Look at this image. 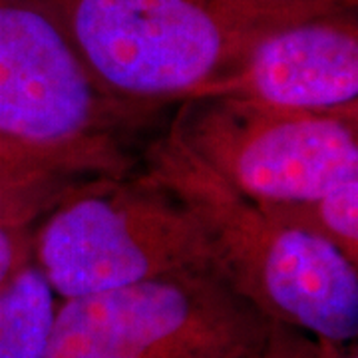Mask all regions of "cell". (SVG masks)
Returning a JSON list of instances; mask_svg holds the SVG:
<instances>
[{"label":"cell","instance_id":"cell-1","mask_svg":"<svg viewBox=\"0 0 358 358\" xmlns=\"http://www.w3.org/2000/svg\"><path fill=\"white\" fill-rule=\"evenodd\" d=\"M96 84L154 115L199 98L261 40L358 0H40Z\"/></svg>","mask_w":358,"mask_h":358},{"label":"cell","instance_id":"cell-2","mask_svg":"<svg viewBox=\"0 0 358 358\" xmlns=\"http://www.w3.org/2000/svg\"><path fill=\"white\" fill-rule=\"evenodd\" d=\"M140 171L185 205L211 243L221 279L268 322L317 343H357L358 265L235 192L167 128Z\"/></svg>","mask_w":358,"mask_h":358},{"label":"cell","instance_id":"cell-3","mask_svg":"<svg viewBox=\"0 0 358 358\" xmlns=\"http://www.w3.org/2000/svg\"><path fill=\"white\" fill-rule=\"evenodd\" d=\"M150 117L96 84L40 0H0L2 152L72 178H126Z\"/></svg>","mask_w":358,"mask_h":358},{"label":"cell","instance_id":"cell-4","mask_svg":"<svg viewBox=\"0 0 358 358\" xmlns=\"http://www.w3.org/2000/svg\"><path fill=\"white\" fill-rule=\"evenodd\" d=\"M32 261L60 301L187 271H215L201 223L140 171L82 183L32 231Z\"/></svg>","mask_w":358,"mask_h":358},{"label":"cell","instance_id":"cell-5","mask_svg":"<svg viewBox=\"0 0 358 358\" xmlns=\"http://www.w3.org/2000/svg\"><path fill=\"white\" fill-rule=\"evenodd\" d=\"M271 322L215 271L62 301L44 358H249Z\"/></svg>","mask_w":358,"mask_h":358},{"label":"cell","instance_id":"cell-6","mask_svg":"<svg viewBox=\"0 0 358 358\" xmlns=\"http://www.w3.org/2000/svg\"><path fill=\"white\" fill-rule=\"evenodd\" d=\"M169 128L199 162L257 203L301 201L358 176V115L233 98L179 103Z\"/></svg>","mask_w":358,"mask_h":358},{"label":"cell","instance_id":"cell-7","mask_svg":"<svg viewBox=\"0 0 358 358\" xmlns=\"http://www.w3.org/2000/svg\"><path fill=\"white\" fill-rule=\"evenodd\" d=\"M201 96L358 115V6L317 14L271 32Z\"/></svg>","mask_w":358,"mask_h":358},{"label":"cell","instance_id":"cell-8","mask_svg":"<svg viewBox=\"0 0 358 358\" xmlns=\"http://www.w3.org/2000/svg\"><path fill=\"white\" fill-rule=\"evenodd\" d=\"M60 299L30 259L0 287V358H44Z\"/></svg>","mask_w":358,"mask_h":358},{"label":"cell","instance_id":"cell-9","mask_svg":"<svg viewBox=\"0 0 358 358\" xmlns=\"http://www.w3.org/2000/svg\"><path fill=\"white\" fill-rule=\"evenodd\" d=\"M259 205L277 221L319 237L358 265V176L310 199Z\"/></svg>","mask_w":358,"mask_h":358},{"label":"cell","instance_id":"cell-10","mask_svg":"<svg viewBox=\"0 0 358 358\" xmlns=\"http://www.w3.org/2000/svg\"><path fill=\"white\" fill-rule=\"evenodd\" d=\"M90 179L28 164L0 150V225L34 227L40 219Z\"/></svg>","mask_w":358,"mask_h":358},{"label":"cell","instance_id":"cell-11","mask_svg":"<svg viewBox=\"0 0 358 358\" xmlns=\"http://www.w3.org/2000/svg\"><path fill=\"white\" fill-rule=\"evenodd\" d=\"M253 358H320L315 338L294 329L271 322L267 341Z\"/></svg>","mask_w":358,"mask_h":358},{"label":"cell","instance_id":"cell-12","mask_svg":"<svg viewBox=\"0 0 358 358\" xmlns=\"http://www.w3.org/2000/svg\"><path fill=\"white\" fill-rule=\"evenodd\" d=\"M34 227L0 225V287L32 259Z\"/></svg>","mask_w":358,"mask_h":358},{"label":"cell","instance_id":"cell-13","mask_svg":"<svg viewBox=\"0 0 358 358\" xmlns=\"http://www.w3.org/2000/svg\"><path fill=\"white\" fill-rule=\"evenodd\" d=\"M320 358H358L357 343L333 345V343H317Z\"/></svg>","mask_w":358,"mask_h":358},{"label":"cell","instance_id":"cell-14","mask_svg":"<svg viewBox=\"0 0 358 358\" xmlns=\"http://www.w3.org/2000/svg\"><path fill=\"white\" fill-rule=\"evenodd\" d=\"M253 355H255V352H253ZM253 355H251V357H249V358H253Z\"/></svg>","mask_w":358,"mask_h":358}]
</instances>
